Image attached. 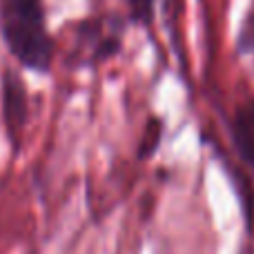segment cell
<instances>
[{"instance_id": "obj_1", "label": "cell", "mask_w": 254, "mask_h": 254, "mask_svg": "<svg viewBox=\"0 0 254 254\" xmlns=\"http://www.w3.org/2000/svg\"><path fill=\"white\" fill-rule=\"evenodd\" d=\"M0 36L22 67L47 74L54 63V38L47 31L45 0H0Z\"/></svg>"}, {"instance_id": "obj_2", "label": "cell", "mask_w": 254, "mask_h": 254, "mask_svg": "<svg viewBox=\"0 0 254 254\" xmlns=\"http://www.w3.org/2000/svg\"><path fill=\"white\" fill-rule=\"evenodd\" d=\"M29 116V103H27V89L20 76L13 71H4L2 74V119H4V129L11 140L13 152L20 147V136L22 127Z\"/></svg>"}, {"instance_id": "obj_3", "label": "cell", "mask_w": 254, "mask_h": 254, "mask_svg": "<svg viewBox=\"0 0 254 254\" xmlns=\"http://www.w3.org/2000/svg\"><path fill=\"white\" fill-rule=\"evenodd\" d=\"M232 140L239 149L241 158L254 170V101H248L234 112L232 125Z\"/></svg>"}, {"instance_id": "obj_4", "label": "cell", "mask_w": 254, "mask_h": 254, "mask_svg": "<svg viewBox=\"0 0 254 254\" xmlns=\"http://www.w3.org/2000/svg\"><path fill=\"white\" fill-rule=\"evenodd\" d=\"M127 7H129V18L134 22L149 27L154 18V2L156 0H125Z\"/></svg>"}, {"instance_id": "obj_5", "label": "cell", "mask_w": 254, "mask_h": 254, "mask_svg": "<svg viewBox=\"0 0 254 254\" xmlns=\"http://www.w3.org/2000/svg\"><path fill=\"white\" fill-rule=\"evenodd\" d=\"M239 47H241V52H254V13H250L248 20L243 22L241 36H239Z\"/></svg>"}]
</instances>
